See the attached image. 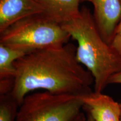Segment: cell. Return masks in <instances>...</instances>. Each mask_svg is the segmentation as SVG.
I'll list each match as a JSON object with an SVG mask.
<instances>
[{"label":"cell","instance_id":"obj_9","mask_svg":"<svg viewBox=\"0 0 121 121\" xmlns=\"http://www.w3.org/2000/svg\"><path fill=\"white\" fill-rule=\"evenodd\" d=\"M29 52H30L0 44V80H14L15 62Z\"/></svg>","mask_w":121,"mask_h":121},{"label":"cell","instance_id":"obj_8","mask_svg":"<svg viewBox=\"0 0 121 121\" xmlns=\"http://www.w3.org/2000/svg\"><path fill=\"white\" fill-rule=\"evenodd\" d=\"M41 6L44 14L54 22L63 24L80 14L81 0H35Z\"/></svg>","mask_w":121,"mask_h":121},{"label":"cell","instance_id":"obj_4","mask_svg":"<svg viewBox=\"0 0 121 121\" xmlns=\"http://www.w3.org/2000/svg\"><path fill=\"white\" fill-rule=\"evenodd\" d=\"M83 107L80 95L38 92L25 96L16 121H73Z\"/></svg>","mask_w":121,"mask_h":121},{"label":"cell","instance_id":"obj_11","mask_svg":"<svg viewBox=\"0 0 121 121\" xmlns=\"http://www.w3.org/2000/svg\"><path fill=\"white\" fill-rule=\"evenodd\" d=\"M110 45L121 56V34L116 35Z\"/></svg>","mask_w":121,"mask_h":121},{"label":"cell","instance_id":"obj_10","mask_svg":"<svg viewBox=\"0 0 121 121\" xmlns=\"http://www.w3.org/2000/svg\"><path fill=\"white\" fill-rule=\"evenodd\" d=\"M19 107L11 93L0 95V121H16Z\"/></svg>","mask_w":121,"mask_h":121},{"label":"cell","instance_id":"obj_7","mask_svg":"<svg viewBox=\"0 0 121 121\" xmlns=\"http://www.w3.org/2000/svg\"><path fill=\"white\" fill-rule=\"evenodd\" d=\"M43 13L35 0H0V33L20 20Z\"/></svg>","mask_w":121,"mask_h":121},{"label":"cell","instance_id":"obj_2","mask_svg":"<svg viewBox=\"0 0 121 121\" xmlns=\"http://www.w3.org/2000/svg\"><path fill=\"white\" fill-rule=\"evenodd\" d=\"M62 25L77 42V60L93 75L94 91L102 92L110 77L121 70V56L101 37L86 7H82L78 17Z\"/></svg>","mask_w":121,"mask_h":121},{"label":"cell","instance_id":"obj_15","mask_svg":"<svg viewBox=\"0 0 121 121\" xmlns=\"http://www.w3.org/2000/svg\"><path fill=\"white\" fill-rule=\"evenodd\" d=\"M85 121H94L93 118L91 117V116L90 114L87 113V116H86V119Z\"/></svg>","mask_w":121,"mask_h":121},{"label":"cell","instance_id":"obj_1","mask_svg":"<svg viewBox=\"0 0 121 121\" xmlns=\"http://www.w3.org/2000/svg\"><path fill=\"white\" fill-rule=\"evenodd\" d=\"M73 44L31 51L15 62L16 75L11 94L19 105L36 90L56 94L83 96L92 91L94 78L76 58Z\"/></svg>","mask_w":121,"mask_h":121},{"label":"cell","instance_id":"obj_3","mask_svg":"<svg viewBox=\"0 0 121 121\" xmlns=\"http://www.w3.org/2000/svg\"><path fill=\"white\" fill-rule=\"evenodd\" d=\"M70 35L43 13L20 20L0 33V44L29 52L66 44Z\"/></svg>","mask_w":121,"mask_h":121},{"label":"cell","instance_id":"obj_13","mask_svg":"<svg viewBox=\"0 0 121 121\" xmlns=\"http://www.w3.org/2000/svg\"><path fill=\"white\" fill-rule=\"evenodd\" d=\"M86 119V116H85L84 113L81 112L73 121H85Z\"/></svg>","mask_w":121,"mask_h":121},{"label":"cell","instance_id":"obj_5","mask_svg":"<svg viewBox=\"0 0 121 121\" xmlns=\"http://www.w3.org/2000/svg\"><path fill=\"white\" fill-rule=\"evenodd\" d=\"M81 2H89L93 4V16L96 28L104 41L110 44L121 17L120 1L81 0Z\"/></svg>","mask_w":121,"mask_h":121},{"label":"cell","instance_id":"obj_14","mask_svg":"<svg viewBox=\"0 0 121 121\" xmlns=\"http://www.w3.org/2000/svg\"><path fill=\"white\" fill-rule=\"evenodd\" d=\"M121 2V0H119ZM117 34H121V19L120 21H119V22L117 28L116 29V35Z\"/></svg>","mask_w":121,"mask_h":121},{"label":"cell","instance_id":"obj_12","mask_svg":"<svg viewBox=\"0 0 121 121\" xmlns=\"http://www.w3.org/2000/svg\"><path fill=\"white\" fill-rule=\"evenodd\" d=\"M109 84H121V70L110 77Z\"/></svg>","mask_w":121,"mask_h":121},{"label":"cell","instance_id":"obj_6","mask_svg":"<svg viewBox=\"0 0 121 121\" xmlns=\"http://www.w3.org/2000/svg\"><path fill=\"white\" fill-rule=\"evenodd\" d=\"M81 98L83 108L94 121H121L120 103L110 96L92 91Z\"/></svg>","mask_w":121,"mask_h":121},{"label":"cell","instance_id":"obj_16","mask_svg":"<svg viewBox=\"0 0 121 121\" xmlns=\"http://www.w3.org/2000/svg\"><path fill=\"white\" fill-rule=\"evenodd\" d=\"M120 106H121V103H120Z\"/></svg>","mask_w":121,"mask_h":121}]
</instances>
